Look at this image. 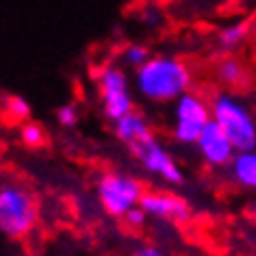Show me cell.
<instances>
[{"label":"cell","instance_id":"9","mask_svg":"<svg viewBox=\"0 0 256 256\" xmlns=\"http://www.w3.org/2000/svg\"><path fill=\"white\" fill-rule=\"evenodd\" d=\"M150 217L158 222H170V224H187L191 220V206L189 202L172 191L161 189H146V194L139 204Z\"/></svg>","mask_w":256,"mask_h":256},{"label":"cell","instance_id":"11","mask_svg":"<svg viewBox=\"0 0 256 256\" xmlns=\"http://www.w3.org/2000/svg\"><path fill=\"white\" fill-rule=\"evenodd\" d=\"M215 78L224 89H243L250 82V70L239 56L226 52L215 63Z\"/></svg>","mask_w":256,"mask_h":256},{"label":"cell","instance_id":"19","mask_svg":"<svg viewBox=\"0 0 256 256\" xmlns=\"http://www.w3.org/2000/svg\"><path fill=\"white\" fill-rule=\"evenodd\" d=\"M135 256H168V254L158 246H154V243H144V246H139L135 250Z\"/></svg>","mask_w":256,"mask_h":256},{"label":"cell","instance_id":"14","mask_svg":"<svg viewBox=\"0 0 256 256\" xmlns=\"http://www.w3.org/2000/svg\"><path fill=\"white\" fill-rule=\"evenodd\" d=\"M2 113H4V122L11 126H22L24 122L30 120V104L22 96L9 94L2 100Z\"/></svg>","mask_w":256,"mask_h":256},{"label":"cell","instance_id":"2","mask_svg":"<svg viewBox=\"0 0 256 256\" xmlns=\"http://www.w3.org/2000/svg\"><path fill=\"white\" fill-rule=\"evenodd\" d=\"M40 224V202L33 189L18 178H7L0 187V230L11 241H24Z\"/></svg>","mask_w":256,"mask_h":256},{"label":"cell","instance_id":"13","mask_svg":"<svg viewBox=\"0 0 256 256\" xmlns=\"http://www.w3.org/2000/svg\"><path fill=\"white\" fill-rule=\"evenodd\" d=\"M248 37H250V22H234L224 26L217 33V46L224 52H234V50H239L246 44Z\"/></svg>","mask_w":256,"mask_h":256},{"label":"cell","instance_id":"7","mask_svg":"<svg viewBox=\"0 0 256 256\" xmlns=\"http://www.w3.org/2000/svg\"><path fill=\"white\" fill-rule=\"evenodd\" d=\"M130 152L135 154L139 165L148 172V174L161 178L168 184H180L184 180V174L180 170V165L176 163V158L170 154V150L152 135L144 142H139L137 146H132Z\"/></svg>","mask_w":256,"mask_h":256},{"label":"cell","instance_id":"8","mask_svg":"<svg viewBox=\"0 0 256 256\" xmlns=\"http://www.w3.org/2000/svg\"><path fill=\"white\" fill-rule=\"evenodd\" d=\"M198 154L204 161V165L210 170H224L232 163L236 150V146L232 144V139L226 135V130L217 124V122H210V124L202 130V135L198 137L196 142Z\"/></svg>","mask_w":256,"mask_h":256},{"label":"cell","instance_id":"4","mask_svg":"<svg viewBox=\"0 0 256 256\" xmlns=\"http://www.w3.org/2000/svg\"><path fill=\"white\" fill-rule=\"evenodd\" d=\"M144 194L146 187L142 180L124 172H104L96 182V198L100 208L115 220H122L128 210L137 208Z\"/></svg>","mask_w":256,"mask_h":256},{"label":"cell","instance_id":"3","mask_svg":"<svg viewBox=\"0 0 256 256\" xmlns=\"http://www.w3.org/2000/svg\"><path fill=\"white\" fill-rule=\"evenodd\" d=\"M210 111L213 122L226 130L236 150H256V115L239 94L224 87L217 89L210 94Z\"/></svg>","mask_w":256,"mask_h":256},{"label":"cell","instance_id":"6","mask_svg":"<svg viewBox=\"0 0 256 256\" xmlns=\"http://www.w3.org/2000/svg\"><path fill=\"white\" fill-rule=\"evenodd\" d=\"M96 94H98L102 113L111 122L120 120L122 115L135 111V98L130 92V80L124 68L118 63H104L96 70L94 76Z\"/></svg>","mask_w":256,"mask_h":256},{"label":"cell","instance_id":"15","mask_svg":"<svg viewBox=\"0 0 256 256\" xmlns=\"http://www.w3.org/2000/svg\"><path fill=\"white\" fill-rule=\"evenodd\" d=\"M48 142V132L46 128L37 122H24L20 126V144L24 148H42Z\"/></svg>","mask_w":256,"mask_h":256},{"label":"cell","instance_id":"16","mask_svg":"<svg viewBox=\"0 0 256 256\" xmlns=\"http://www.w3.org/2000/svg\"><path fill=\"white\" fill-rule=\"evenodd\" d=\"M152 56L150 48L144 46V44H128V46L122 50V63L130 70H139Z\"/></svg>","mask_w":256,"mask_h":256},{"label":"cell","instance_id":"1","mask_svg":"<svg viewBox=\"0 0 256 256\" xmlns=\"http://www.w3.org/2000/svg\"><path fill=\"white\" fill-rule=\"evenodd\" d=\"M135 92L152 104H174L194 89V68L174 54H152L132 76Z\"/></svg>","mask_w":256,"mask_h":256},{"label":"cell","instance_id":"5","mask_svg":"<svg viewBox=\"0 0 256 256\" xmlns=\"http://www.w3.org/2000/svg\"><path fill=\"white\" fill-rule=\"evenodd\" d=\"M213 122L210 111V96L189 89L174 102V118H172V137L178 144L196 146L202 130Z\"/></svg>","mask_w":256,"mask_h":256},{"label":"cell","instance_id":"18","mask_svg":"<svg viewBox=\"0 0 256 256\" xmlns=\"http://www.w3.org/2000/svg\"><path fill=\"white\" fill-rule=\"evenodd\" d=\"M56 120H59L61 126L72 128V126H76V122H78V108L74 104H63L59 111H56Z\"/></svg>","mask_w":256,"mask_h":256},{"label":"cell","instance_id":"17","mask_svg":"<svg viewBox=\"0 0 256 256\" xmlns=\"http://www.w3.org/2000/svg\"><path fill=\"white\" fill-rule=\"evenodd\" d=\"M122 220H124V224H126V228H128V230H142V228L146 226V222L150 220V215L146 213L142 206H137V208L128 210V213L122 217Z\"/></svg>","mask_w":256,"mask_h":256},{"label":"cell","instance_id":"10","mask_svg":"<svg viewBox=\"0 0 256 256\" xmlns=\"http://www.w3.org/2000/svg\"><path fill=\"white\" fill-rule=\"evenodd\" d=\"M113 132L122 144L128 146V148H132V146H137L139 142H144V139L154 135L148 118H146L144 113H139L137 108L130 111V113H126V115H122L120 120H115L113 122Z\"/></svg>","mask_w":256,"mask_h":256},{"label":"cell","instance_id":"12","mask_svg":"<svg viewBox=\"0 0 256 256\" xmlns=\"http://www.w3.org/2000/svg\"><path fill=\"white\" fill-rule=\"evenodd\" d=\"M228 170L236 187L256 194V150H239Z\"/></svg>","mask_w":256,"mask_h":256}]
</instances>
